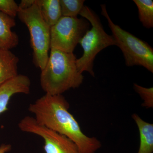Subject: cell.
<instances>
[{"label": "cell", "instance_id": "obj_1", "mask_svg": "<svg viewBox=\"0 0 153 153\" xmlns=\"http://www.w3.org/2000/svg\"><path fill=\"white\" fill-rule=\"evenodd\" d=\"M69 104L62 94H46L29 105L39 124L70 139L80 153H96L101 147L99 140L83 133L77 121L68 111Z\"/></svg>", "mask_w": 153, "mask_h": 153}, {"label": "cell", "instance_id": "obj_2", "mask_svg": "<svg viewBox=\"0 0 153 153\" xmlns=\"http://www.w3.org/2000/svg\"><path fill=\"white\" fill-rule=\"evenodd\" d=\"M76 60L73 53L51 49L48 61L40 76L41 87L46 94H62L81 85L84 76L77 69Z\"/></svg>", "mask_w": 153, "mask_h": 153}, {"label": "cell", "instance_id": "obj_3", "mask_svg": "<svg viewBox=\"0 0 153 153\" xmlns=\"http://www.w3.org/2000/svg\"><path fill=\"white\" fill-rule=\"evenodd\" d=\"M79 15L89 22L91 28L79 41L83 52L82 56L76 59V66L80 73L87 71L94 77L93 66L96 56L106 47L117 46V43L113 36L105 31L98 16L90 8L84 6Z\"/></svg>", "mask_w": 153, "mask_h": 153}, {"label": "cell", "instance_id": "obj_4", "mask_svg": "<svg viewBox=\"0 0 153 153\" xmlns=\"http://www.w3.org/2000/svg\"><path fill=\"white\" fill-rule=\"evenodd\" d=\"M101 14L117 43L123 53L126 65L128 67L140 66L153 73V49L148 43L137 38L114 23L107 11L105 4L101 5Z\"/></svg>", "mask_w": 153, "mask_h": 153}, {"label": "cell", "instance_id": "obj_5", "mask_svg": "<svg viewBox=\"0 0 153 153\" xmlns=\"http://www.w3.org/2000/svg\"><path fill=\"white\" fill-rule=\"evenodd\" d=\"M17 16L27 27L33 50V62L41 71L49 59L51 27L43 19L36 1V4L29 8L19 9Z\"/></svg>", "mask_w": 153, "mask_h": 153}, {"label": "cell", "instance_id": "obj_6", "mask_svg": "<svg viewBox=\"0 0 153 153\" xmlns=\"http://www.w3.org/2000/svg\"><path fill=\"white\" fill-rule=\"evenodd\" d=\"M90 25L84 18L62 16L51 27L50 49L73 53L81 38L89 30Z\"/></svg>", "mask_w": 153, "mask_h": 153}, {"label": "cell", "instance_id": "obj_7", "mask_svg": "<svg viewBox=\"0 0 153 153\" xmlns=\"http://www.w3.org/2000/svg\"><path fill=\"white\" fill-rule=\"evenodd\" d=\"M18 126L22 131L42 137L44 140L45 153H80L77 146L70 139L39 124L33 117L23 118Z\"/></svg>", "mask_w": 153, "mask_h": 153}, {"label": "cell", "instance_id": "obj_8", "mask_svg": "<svg viewBox=\"0 0 153 153\" xmlns=\"http://www.w3.org/2000/svg\"><path fill=\"white\" fill-rule=\"evenodd\" d=\"M30 85V78L23 74H19L0 85V114L7 110L13 96L20 93L29 94Z\"/></svg>", "mask_w": 153, "mask_h": 153}, {"label": "cell", "instance_id": "obj_9", "mask_svg": "<svg viewBox=\"0 0 153 153\" xmlns=\"http://www.w3.org/2000/svg\"><path fill=\"white\" fill-rule=\"evenodd\" d=\"M16 25L13 18L0 12V48L10 50L17 47L19 36L12 29Z\"/></svg>", "mask_w": 153, "mask_h": 153}, {"label": "cell", "instance_id": "obj_10", "mask_svg": "<svg viewBox=\"0 0 153 153\" xmlns=\"http://www.w3.org/2000/svg\"><path fill=\"white\" fill-rule=\"evenodd\" d=\"M19 57L10 51L0 48V85L19 75Z\"/></svg>", "mask_w": 153, "mask_h": 153}, {"label": "cell", "instance_id": "obj_11", "mask_svg": "<svg viewBox=\"0 0 153 153\" xmlns=\"http://www.w3.org/2000/svg\"><path fill=\"white\" fill-rule=\"evenodd\" d=\"M140 133V145L137 153H152L153 152V124L143 120L138 115H132Z\"/></svg>", "mask_w": 153, "mask_h": 153}, {"label": "cell", "instance_id": "obj_12", "mask_svg": "<svg viewBox=\"0 0 153 153\" xmlns=\"http://www.w3.org/2000/svg\"><path fill=\"white\" fill-rule=\"evenodd\" d=\"M44 21L50 27L62 17L60 0H36Z\"/></svg>", "mask_w": 153, "mask_h": 153}, {"label": "cell", "instance_id": "obj_13", "mask_svg": "<svg viewBox=\"0 0 153 153\" xmlns=\"http://www.w3.org/2000/svg\"><path fill=\"white\" fill-rule=\"evenodd\" d=\"M138 11L139 18L145 28L153 27V1L152 0H134Z\"/></svg>", "mask_w": 153, "mask_h": 153}, {"label": "cell", "instance_id": "obj_14", "mask_svg": "<svg viewBox=\"0 0 153 153\" xmlns=\"http://www.w3.org/2000/svg\"><path fill=\"white\" fill-rule=\"evenodd\" d=\"M84 0H60L62 16L76 18L84 7Z\"/></svg>", "mask_w": 153, "mask_h": 153}, {"label": "cell", "instance_id": "obj_15", "mask_svg": "<svg viewBox=\"0 0 153 153\" xmlns=\"http://www.w3.org/2000/svg\"><path fill=\"white\" fill-rule=\"evenodd\" d=\"M135 91L139 94L143 100L142 106L147 108L153 107V88L143 87L137 83H134Z\"/></svg>", "mask_w": 153, "mask_h": 153}, {"label": "cell", "instance_id": "obj_16", "mask_svg": "<svg viewBox=\"0 0 153 153\" xmlns=\"http://www.w3.org/2000/svg\"><path fill=\"white\" fill-rule=\"evenodd\" d=\"M19 5L14 0H0V12L11 17L15 18L18 15Z\"/></svg>", "mask_w": 153, "mask_h": 153}, {"label": "cell", "instance_id": "obj_17", "mask_svg": "<svg viewBox=\"0 0 153 153\" xmlns=\"http://www.w3.org/2000/svg\"><path fill=\"white\" fill-rule=\"evenodd\" d=\"M36 0H22L19 5V9L26 10L31 7L36 3Z\"/></svg>", "mask_w": 153, "mask_h": 153}, {"label": "cell", "instance_id": "obj_18", "mask_svg": "<svg viewBox=\"0 0 153 153\" xmlns=\"http://www.w3.org/2000/svg\"><path fill=\"white\" fill-rule=\"evenodd\" d=\"M12 149V146L10 144H4L0 146V153H6L10 152Z\"/></svg>", "mask_w": 153, "mask_h": 153}]
</instances>
